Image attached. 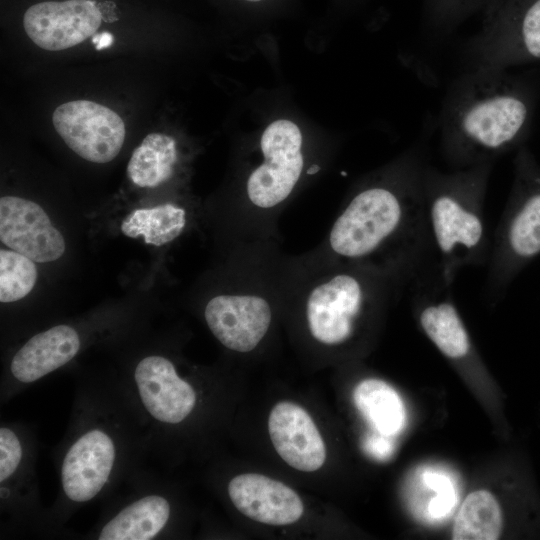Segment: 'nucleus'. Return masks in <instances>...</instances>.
<instances>
[{"label":"nucleus","instance_id":"25","mask_svg":"<svg viewBox=\"0 0 540 540\" xmlns=\"http://www.w3.org/2000/svg\"><path fill=\"white\" fill-rule=\"evenodd\" d=\"M488 0H423L427 25L439 33H448L477 11Z\"/></svg>","mask_w":540,"mask_h":540},{"label":"nucleus","instance_id":"6","mask_svg":"<svg viewBox=\"0 0 540 540\" xmlns=\"http://www.w3.org/2000/svg\"><path fill=\"white\" fill-rule=\"evenodd\" d=\"M262 162L245 183L249 218L267 220L277 214L293 193L304 168L302 133L287 119L270 123L260 139Z\"/></svg>","mask_w":540,"mask_h":540},{"label":"nucleus","instance_id":"8","mask_svg":"<svg viewBox=\"0 0 540 540\" xmlns=\"http://www.w3.org/2000/svg\"><path fill=\"white\" fill-rule=\"evenodd\" d=\"M56 132L81 158L107 163L120 152L125 124L112 109L90 100H74L58 106L52 115Z\"/></svg>","mask_w":540,"mask_h":540},{"label":"nucleus","instance_id":"12","mask_svg":"<svg viewBox=\"0 0 540 540\" xmlns=\"http://www.w3.org/2000/svg\"><path fill=\"white\" fill-rule=\"evenodd\" d=\"M133 378L142 406L155 421L179 424L193 411L196 391L168 358L149 355L141 359Z\"/></svg>","mask_w":540,"mask_h":540},{"label":"nucleus","instance_id":"5","mask_svg":"<svg viewBox=\"0 0 540 540\" xmlns=\"http://www.w3.org/2000/svg\"><path fill=\"white\" fill-rule=\"evenodd\" d=\"M365 270L338 268L314 278L301 292L311 336L328 346L348 341L370 299L378 295Z\"/></svg>","mask_w":540,"mask_h":540},{"label":"nucleus","instance_id":"26","mask_svg":"<svg viewBox=\"0 0 540 540\" xmlns=\"http://www.w3.org/2000/svg\"><path fill=\"white\" fill-rule=\"evenodd\" d=\"M23 456L21 441L16 433L6 427L0 428V482L9 480L20 466Z\"/></svg>","mask_w":540,"mask_h":540},{"label":"nucleus","instance_id":"23","mask_svg":"<svg viewBox=\"0 0 540 540\" xmlns=\"http://www.w3.org/2000/svg\"><path fill=\"white\" fill-rule=\"evenodd\" d=\"M507 245L519 257L540 252V192L527 198L507 230Z\"/></svg>","mask_w":540,"mask_h":540},{"label":"nucleus","instance_id":"4","mask_svg":"<svg viewBox=\"0 0 540 540\" xmlns=\"http://www.w3.org/2000/svg\"><path fill=\"white\" fill-rule=\"evenodd\" d=\"M466 48L469 68L505 69L540 59V0H488Z\"/></svg>","mask_w":540,"mask_h":540},{"label":"nucleus","instance_id":"17","mask_svg":"<svg viewBox=\"0 0 540 540\" xmlns=\"http://www.w3.org/2000/svg\"><path fill=\"white\" fill-rule=\"evenodd\" d=\"M356 408L375 432L395 436L406 425V409L398 392L383 380L369 378L353 391Z\"/></svg>","mask_w":540,"mask_h":540},{"label":"nucleus","instance_id":"13","mask_svg":"<svg viewBox=\"0 0 540 540\" xmlns=\"http://www.w3.org/2000/svg\"><path fill=\"white\" fill-rule=\"evenodd\" d=\"M272 444L291 467L313 472L326 460V446L313 419L301 406L292 402L276 404L268 419Z\"/></svg>","mask_w":540,"mask_h":540},{"label":"nucleus","instance_id":"10","mask_svg":"<svg viewBox=\"0 0 540 540\" xmlns=\"http://www.w3.org/2000/svg\"><path fill=\"white\" fill-rule=\"evenodd\" d=\"M112 436L101 428L82 433L68 448L61 464V485L74 503L96 497L114 469L117 449Z\"/></svg>","mask_w":540,"mask_h":540},{"label":"nucleus","instance_id":"7","mask_svg":"<svg viewBox=\"0 0 540 540\" xmlns=\"http://www.w3.org/2000/svg\"><path fill=\"white\" fill-rule=\"evenodd\" d=\"M272 292L244 280L241 289L212 297L204 317L214 337L232 351H253L269 331L272 322Z\"/></svg>","mask_w":540,"mask_h":540},{"label":"nucleus","instance_id":"27","mask_svg":"<svg viewBox=\"0 0 540 540\" xmlns=\"http://www.w3.org/2000/svg\"><path fill=\"white\" fill-rule=\"evenodd\" d=\"M390 437L380 433L371 435L365 439L364 449L374 458L385 460L394 451V443L390 440Z\"/></svg>","mask_w":540,"mask_h":540},{"label":"nucleus","instance_id":"15","mask_svg":"<svg viewBox=\"0 0 540 540\" xmlns=\"http://www.w3.org/2000/svg\"><path fill=\"white\" fill-rule=\"evenodd\" d=\"M77 331L68 325H57L31 337L13 356L12 376L30 384L71 361L80 349Z\"/></svg>","mask_w":540,"mask_h":540},{"label":"nucleus","instance_id":"9","mask_svg":"<svg viewBox=\"0 0 540 540\" xmlns=\"http://www.w3.org/2000/svg\"><path fill=\"white\" fill-rule=\"evenodd\" d=\"M101 22V11L90 0L41 2L30 6L23 16L27 36L47 51L80 44L96 33Z\"/></svg>","mask_w":540,"mask_h":540},{"label":"nucleus","instance_id":"18","mask_svg":"<svg viewBox=\"0 0 540 540\" xmlns=\"http://www.w3.org/2000/svg\"><path fill=\"white\" fill-rule=\"evenodd\" d=\"M177 158L173 137L164 133H150L132 153L127 175L139 187H156L172 176Z\"/></svg>","mask_w":540,"mask_h":540},{"label":"nucleus","instance_id":"11","mask_svg":"<svg viewBox=\"0 0 540 540\" xmlns=\"http://www.w3.org/2000/svg\"><path fill=\"white\" fill-rule=\"evenodd\" d=\"M0 239L34 262L59 259L65 251L63 235L37 203L16 196L0 199Z\"/></svg>","mask_w":540,"mask_h":540},{"label":"nucleus","instance_id":"2","mask_svg":"<svg viewBox=\"0 0 540 540\" xmlns=\"http://www.w3.org/2000/svg\"><path fill=\"white\" fill-rule=\"evenodd\" d=\"M425 165L418 149L402 157L383 178L361 188L345 205L327 236L330 253L357 264L378 255L405 231L425 203Z\"/></svg>","mask_w":540,"mask_h":540},{"label":"nucleus","instance_id":"20","mask_svg":"<svg viewBox=\"0 0 540 540\" xmlns=\"http://www.w3.org/2000/svg\"><path fill=\"white\" fill-rule=\"evenodd\" d=\"M186 224L184 208L164 204L133 211L123 220L121 230L130 238L141 236L147 244L162 246L180 236Z\"/></svg>","mask_w":540,"mask_h":540},{"label":"nucleus","instance_id":"14","mask_svg":"<svg viewBox=\"0 0 540 540\" xmlns=\"http://www.w3.org/2000/svg\"><path fill=\"white\" fill-rule=\"evenodd\" d=\"M228 494L237 510L256 522L284 526L303 515L302 500L292 488L261 474L235 476L228 484Z\"/></svg>","mask_w":540,"mask_h":540},{"label":"nucleus","instance_id":"22","mask_svg":"<svg viewBox=\"0 0 540 540\" xmlns=\"http://www.w3.org/2000/svg\"><path fill=\"white\" fill-rule=\"evenodd\" d=\"M412 488V506L426 521H439L449 514L457 503L455 481L445 472L433 468L417 471Z\"/></svg>","mask_w":540,"mask_h":540},{"label":"nucleus","instance_id":"1","mask_svg":"<svg viewBox=\"0 0 540 540\" xmlns=\"http://www.w3.org/2000/svg\"><path fill=\"white\" fill-rule=\"evenodd\" d=\"M529 115L528 99L505 69L468 68L441 107L443 153L459 169L492 163L520 138Z\"/></svg>","mask_w":540,"mask_h":540},{"label":"nucleus","instance_id":"19","mask_svg":"<svg viewBox=\"0 0 540 540\" xmlns=\"http://www.w3.org/2000/svg\"><path fill=\"white\" fill-rule=\"evenodd\" d=\"M503 515L492 493L477 490L463 501L452 532L454 540H495L501 535Z\"/></svg>","mask_w":540,"mask_h":540},{"label":"nucleus","instance_id":"24","mask_svg":"<svg viewBox=\"0 0 540 540\" xmlns=\"http://www.w3.org/2000/svg\"><path fill=\"white\" fill-rule=\"evenodd\" d=\"M37 268L33 260L14 250L0 251V301L15 302L33 289Z\"/></svg>","mask_w":540,"mask_h":540},{"label":"nucleus","instance_id":"29","mask_svg":"<svg viewBox=\"0 0 540 540\" xmlns=\"http://www.w3.org/2000/svg\"><path fill=\"white\" fill-rule=\"evenodd\" d=\"M240 2H242L245 6H250V7H261V6H264V5H267V3L271 2L272 0H239Z\"/></svg>","mask_w":540,"mask_h":540},{"label":"nucleus","instance_id":"21","mask_svg":"<svg viewBox=\"0 0 540 540\" xmlns=\"http://www.w3.org/2000/svg\"><path fill=\"white\" fill-rule=\"evenodd\" d=\"M419 320L427 336L445 356L459 359L468 354L469 336L451 302L441 301L425 306Z\"/></svg>","mask_w":540,"mask_h":540},{"label":"nucleus","instance_id":"28","mask_svg":"<svg viewBox=\"0 0 540 540\" xmlns=\"http://www.w3.org/2000/svg\"><path fill=\"white\" fill-rule=\"evenodd\" d=\"M93 42L96 44L97 49H102L109 46L112 42V36L107 33L98 35L93 39Z\"/></svg>","mask_w":540,"mask_h":540},{"label":"nucleus","instance_id":"16","mask_svg":"<svg viewBox=\"0 0 540 540\" xmlns=\"http://www.w3.org/2000/svg\"><path fill=\"white\" fill-rule=\"evenodd\" d=\"M171 514L169 501L157 494L139 498L124 507L100 530V540H149L166 526Z\"/></svg>","mask_w":540,"mask_h":540},{"label":"nucleus","instance_id":"3","mask_svg":"<svg viewBox=\"0 0 540 540\" xmlns=\"http://www.w3.org/2000/svg\"><path fill=\"white\" fill-rule=\"evenodd\" d=\"M492 163L453 173L425 167L424 199L432 233L445 262V270L458 259L478 252L484 240L480 214Z\"/></svg>","mask_w":540,"mask_h":540}]
</instances>
